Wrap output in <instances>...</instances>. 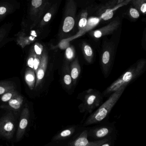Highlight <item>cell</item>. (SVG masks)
<instances>
[{
  "instance_id": "cell-1",
  "label": "cell",
  "mask_w": 146,
  "mask_h": 146,
  "mask_svg": "<svg viewBox=\"0 0 146 146\" xmlns=\"http://www.w3.org/2000/svg\"><path fill=\"white\" fill-rule=\"evenodd\" d=\"M127 86V85H124L117 91L112 93L109 99L87 117L84 125L87 126L99 123L104 120L115 105Z\"/></svg>"
},
{
  "instance_id": "cell-2",
  "label": "cell",
  "mask_w": 146,
  "mask_h": 146,
  "mask_svg": "<svg viewBox=\"0 0 146 146\" xmlns=\"http://www.w3.org/2000/svg\"><path fill=\"white\" fill-rule=\"evenodd\" d=\"M146 64V61L145 59L139 60L133 66L108 87L103 93V94L107 95L117 91L124 85L127 86L129 83L139 76L143 73L145 68Z\"/></svg>"
},
{
  "instance_id": "cell-3",
  "label": "cell",
  "mask_w": 146,
  "mask_h": 146,
  "mask_svg": "<svg viewBox=\"0 0 146 146\" xmlns=\"http://www.w3.org/2000/svg\"><path fill=\"white\" fill-rule=\"evenodd\" d=\"M103 97L99 91L93 89H89L85 92L83 96L82 103L79 106L81 113H91L102 102Z\"/></svg>"
},
{
  "instance_id": "cell-4",
  "label": "cell",
  "mask_w": 146,
  "mask_h": 146,
  "mask_svg": "<svg viewBox=\"0 0 146 146\" xmlns=\"http://www.w3.org/2000/svg\"><path fill=\"white\" fill-rule=\"evenodd\" d=\"M17 128L16 118L13 111L0 118V138L7 141L13 139Z\"/></svg>"
},
{
  "instance_id": "cell-5",
  "label": "cell",
  "mask_w": 146,
  "mask_h": 146,
  "mask_svg": "<svg viewBox=\"0 0 146 146\" xmlns=\"http://www.w3.org/2000/svg\"><path fill=\"white\" fill-rule=\"evenodd\" d=\"M50 5V0H31L29 15L33 22V26L39 22L45 13L48 11Z\"/></svg>"
},
{
  "instance_id": "cell-6",
  "label": "cell",
  "mask_w": 146,
  "mask_h": 146,
  "mask_svg": "<svg viewBox=\"0 0 146 146\" xmlns=\"http://www.w3.org/2000/svg\"><path fill=\"white\" fill-rule=\"evenodd\" d=\"M76 8L77 6L75 0H68L62 26V31L64 33H68L74 27Z\"/></svg>"
},
{
  "instance_id": "cell-7",
  "label": "cell",
  "mask_w": 146,
  "mask_h": 146,
  "mask_svg": "<svg viewBox=\"0 0 146 146\" xmlns=\"http://www.w3.org/2000/svg\"><path fill=\"white\" fill-rule=\"evenodd\" d=\"M114 46L113 44L107 43L103 46L101 56V64L105 76L108 74L112 65L114 56Z\"/></svg>"
},
{
  "instance_id": "cell-8",
  "label": "cell",
  "mask_w": 146,
  "mask_h": 146,
  "mask_svg": "<svg viewBox=\"0 0 146 146\" xmlns=\"http://www.w3.org/2000/svg\"><path fill=\"white\" fill-rule=\"evenodd\" d=\"M30 118V111L27 106L22 110L20 117L17 132L16 133V141H20L23 138L29 123Z\"/></svg>"
},
{
  "instance_id": "cell-9",
  "label": "cell",
  "mask_w": 146,
  "mask_h": 146,
  "mask_svg": "<svg viewBox=\"0 0 146 146\" xmlns=\"http://www.w3.org/2000/svg\"><path fill=\"white\" fill-rule=\"evenodd\" d=\"M120 24L121 21L120 20H115L105 26L91 31L90 34L95 38H100L104 36L112 34L118 28Z\"/></svg>"
},
{
  "instance_id": "cell-10",
  "label": "cell",
  "mask_w": 146,
  "mask_h": 146,
  "mask_svg": "<svg viewBox=\"0 0 146 146\" xmlns=\"http://www.w3.org/2000/svg\"><path fill=\"white\" fill-rule=\"evenodd\" d=\"M87 130L83 131L78 138L70 143L69 146H101L108 141L107 139H105L95 141H90L87 139Z\"/></svg>"
},
{
  "instance_id": "cell-11",
  "label": "cell",
  "mask_w": 146,
  "mask_h": 146,
  "mask_svg": "<svg viewBox=\"0 0 146 146\" xmlns=\"http://www.w3.org/2000/svg\"><path fill=\"white\" fill-rule=\"evenodd\" d=\"M48 64V55L46 51H44L41 56L40 65L36 71V80L35 87H38L45 75Z\"/></svg>"
},
{
  "instance_id": "cell-12",
  "label": "cell",
  "mask_w": 146,
  "mask_h": 146,
  "mask_svg": "<svg viewBox=\"0 0 146 146\" xmlns=\"http://www.w3.org/2000/svg\"><path fill=\"white\" fill-rule=\"evenodd\" d=\"M101 18L97 17H91L87 19V23L85 28L80 32H78L75 36L67 38L69 41H72L81 36H83L86 33L91 31L92 29L97 26L101 20Z\"/></svg>"
},
{
  "instance_id": "cell-13",
  "label": "cell",
  "mask_w": 146,
  "mask_h": 146,
  "mask_svg": "<svg viewBox=\"0 0 146 146\" xmlns=\"http://www.w3.org/2000/svg\"><path fill=\"white\" fill-rule=\"evenodd\" d=\"M23 102L24 98L19 94L8 101L7 105L2 106L1 107L10 110L13 112H19L22 107Z\"/></svg>"
},
{
  "instance_id": "cell-14",
  "label": "cell",
  "mask_w": 146,
  "mask_h": 146,
  "mask_svg": "<svg viewBox=\"0 0 146 146\" xmlns=\"http://www.w3.org/2000/svg\"><path fill=\"white\" fill-rule=\"evenodd\" d=\"M70 74L73 81V85L77 83L81 72V68L78 58L75 59L69 66Z\"/></svg>"
},
{
  "instance_id": "cell-15",
  "label": "cell",
  "mask_w": 146,
  "mask_h": 146,
  "mask_svg": "<svg viewBox=\"0 0 146 146\" xmlns=\"http://www.w3.org/2000/svg\"><path fill=\"white\" fill-rule=\"evenodd\" d=\"M63 82L66 88L70 89L73 86L72 77L70 74V68L68 63L66 62L63 68Z\"/></svg>"
},
{
  "instance_id": "cell-16",
  "label": "cell",
  "mask_w": 146,
  "mask_h": 146,
  "mask_svg": "<svg viewBox=\"0 0 146 146\" xmlns=\"http://www.w3.org/2000/svg\"><path fill=\"white\" fill-rule=\"evenodd\" d=\"M81 49L85 60L88 63H91L94 56V52L92 47L87 43L83 42L81 44Z\"/></svg>"
},
{
  "instance_id": "cell-17",
  "label": "cell",
  "mask_w": 146,
  "mask_h": 146,
  "mask_svg": "<svg viewBox=\"0 0 146 146\" xmlns=\"http://www.w3.org/2000/svg\"><path fill=\"white\" fill-rule=\"evenodd\" d=\"M25 80L27 86L31 90H33L35 87L36 76L33 69L28 68L25 73Z\"/></svg>"
},
{
  "instance_id": "cell-18",
  "label": "cell",
  "mask_w": 146,
  "mask_h": 146,
  "mask_svg": "<svg viewBox=\"0 0 146 146\" xmlns=\"http://www.w3.org/2000/svg\"><path fill=\"white\" fill-rule=\"evenodd\" d=\"M131 0H125V1L120 4H117L115 7L112 9H107L104 13H103L101 16H100L101 19L103 20L104 21L109 20L110 19L113 17L114 15V12L118 9L119 8L127 5Z\"/></svg>"
},
{
  "instance_id": "cell-19",
  "label": "cell",
  "mask_w": 146,
  "mask_h": 146,
  "mask_svg": "<svg viewBox=\"0 0 146 146\" xmlns=\"http://www.w3.org/2000/svg\"><path fill=\"white\" fill-rule=\"evenodd\" d=\"M75 127H70L66 129L55 135L52 140L54 141L64 140L70 137L75 132Z\"/></svg>"
},
{
  "instance_id": "cell-20",
  "label": "cell",
  "mask_w": 146,
  "mask_h": 146,
  "mask_svg": "<svg viewBox=\"0 0 146 146\" xmlns=\"http://www.w3.org/2000/svg\"><path fill=\"white\" fill-rule=\"evenodd\" d=\"M56 7V6L55 5H53L49 9H48L45 14L43 15L39 21V27L40 28H43L52 19V17L55 13Z\"/></svg>"
},
{
  "instance_id": "cell-21",
  "label": "cell",
  "mask_w": 146,
  "mask_h": 146,
  "mask_svg": "<svg viewBox=\"0 0 146 146\" xmlns=\"http://www.w3.org/2000/svg\"><path fill=\"white\" fill-rule=\"evenodd\" d=\"M15 87L13 83L9 82H0V95H3L10 90L15 89Z\"/></svg>"
},
{
  "instance_id": "cell-22",
  "label": "cell",
  "mask_w": 146,
  "mask_h": 146,
  "mask_svg": "<svg viewBox=\"0 0 146 146\" xmlns=\"http://www.w3.org/2000/svg\"><path fill=\"white\" fill-rule=\"evenodd\" d=\"M87 17H88V13L87 11L86 10L83 11L81 15L79 21V25H78L79 31L78 32L82 31L86 25L87 21Z\"/></svg>"
},
{
  "instance_id": "cell-23",
  "label": "cell",
  "mask_w": 146,
  "mask_h": 146,
  "mask_svg": "<svg viewBox=\"0 0 146 146\" xmlns=\"http://www.w3.org/2000/svg\"><path fill=\"white\" fill-rule=\"evenodd\" d=\"M12 6L8 4L0 5V20L3 19L12 11Z\"/></svg>"
},
{
  "instance_id": "cell-24",
  "label": "cell",
  "mask_w": 146,
  "mask_h": 146,
  "mask_svg": "<svg viewBox=\"0 0 146 146\" xmlns=\"http://www.w3.org/2000/svg\"><path fill=\"white\" fill-rule=\"evenodd\" d=\"M19 94V92H17L15 89L10 90L2 95L1 98V100L2 102L7 103L11 99Z\"/></svg>"
},
{
  "instance_id": "cell-25",
  "label": "cell",
  "mask_w": 146,
  "mask_h": 146,
  "mask_svg": "<svg viewBox=\"0 0 146 146\" xmlns=\"http://www.w3.org/2000/svg\"><path fill=\"white\" fill-rule=\"evenodd\" d=\"M134 5L138 10L145 14L146 12V0H137L133 1Z\"/></svg>"
},
{
  "instance_id": "cell-26",
  "label": "cell",
  "mask_w": 146,
  "mask_h": 146,
  "mask_svg": "<svg viewBox=\"0 0 146 146\" xmlns=\"http://www.w3.org/2000/svg\"><path fill=\"white\" fill-rule=\"evenodd\" d=\"M75 52L74 48L73 46H69L66 49L65 57L68 61H71L75 59Z\"/></svg>"
},
{
  "instance_id": "cell-27",
  "label": "cell",
  "mask_w": 146,
  "mask_h": 146,
  "mask_svg": "<svg viewBox=\"0 0 146 146\" xmlns=\"http://www.w3.org/2000/svg\"><path fill=\"white\" fill-rule=\"evenodd\" d=\"M109 133V129L108 128L102 127L96 130L95 135L97 138H101L105 137L108 135Z\"/></svg>"
},
{
  "instance_id": "cell-28",
  "label": "cell",
  "mask_w": 146,
  "mask_h": 146,
  "mask_svg": "<svg viewBox=\"0 0 146 146\" xmlns=\"http://www.w3.org/2000/svg\"><path fill=\"white\" fill-rule=\"evenodd\" d=\"M43 47L39 43H36L34 46V51L37 55L41 56L43 54Z\"/></svg>"
},
{
  "instance_id": "cell-29",
  "label": "cell",
  "mask_w": 146,
  "mask_h": 146,
  "mask_svg": "<svg viewBox=\"0 0 146 146\" xmlns=\"http://www.w3.org/2000/svg\"><path fill=\"white\" fill-rule=\"evenodd\" d=\"M41 56L37 55L35 54L34 59V62H33V71L36 72L37 69L38 68L39 65H40V60H41Z\"/></svg>"
},
{
  "instance_id": "cell-30",
  "label": "cell",
  "mask_w": 146,
  "mask_h": 146,
  "mask_svg": "<svg viewBox=\"0 0 146 146\" xmlns=\"http://www.w3.org/2000/svg\"><path fill=\"white\" fill-rule=\"evenodd\" d=\"M129 14L130 16L135 19H138L140 17L139 12L137 9L135 8H131L129 9Z\"/></svg>"
},
{
  "instance_id": "cell-31",
  "label": "cell",
  "mask_w": 146,
  "mask_h": 146,
  "mask_svg": "<svg viewBox=\"0 0 146 146\" xmlns=\"http://www.w3.org/2000/svg\"><path fill=\"white\" fill-rule=\"evenodd\" d=\"M69 42H70L69 41L67 38L63 39L61 41L59 44H58V47L61 49L65 50L69 46Z\"/></svg>"
},
{
  "instance_id": "cell-32",
  "label": "cell",
  "mask_w": 146,
  "mask_h": 146,
  "mask_svg": "<svg viewBox=\"0 0 146 146\" xmlns=\"http://www.w3.org/2000/svg\"><path fill=\"white\" fill-rule=\"evenodd\" d=\"M35 53L34 51L32 52L30 54L28 60H27V65L30 68L33 69V62H34V56H35Z\"/></svg>"
},
{
  "instance_id": "cell-33",
  "label": "cell",
  "mask_w": 146,
  "mask_h": 146,
  "mask_svg": "<svg viewBox=\"0 0 146 146\" xmlns=\"http://www.w3.org/2000/svg\"><path fill=\"white\" fill-rule=\"evenodd\" d=\"M7 32V27H2L0 28V41L2 40Z\"/></svg>"
},
{
  "instance_id": "cell-34",
  "label": "cell",
  "mask_w": 146,
  "mask_h": 146,
  "mask_svg": "<svg viewBox=\"0 0 146 146\" xmlns=\"http://www.w3.org/2000/svg\"><path fill=\"white\" fill-rule=\"evenodd\" d=\"M125 0H118L117 2V4H120V3H121L123 2L124 1H125Z\"/></svg>"
},
{
  "instance_id": "cell-35",
  "label": "cell",
  "mask_w": 146,
  "mask_h": 146,
  "mask_svg": "<svg viewBox=\"0 0 146 146\" xmlns=\"http://www.w3.org/2000/svg\"><path fill=\"white\" fill-rule=\"evenodd\" d=\"M101 146H109V144H104L103 145H102Z\"/></svg>"
},
{
  "instance_id": "cell-36",
  "label": "cell",
  "mask_w": 146,
  "mask_h": 146,
  "mask_svg": "<svg viewBox=\"0 0 146 146\" xmlns=\"http://www.w3.org/2000/svg\"><path fill=\"white\" fill-rule=\"evenodd\" d=\"M137 1V0H133V1Z\"/></svg>"
}]
</instances>
